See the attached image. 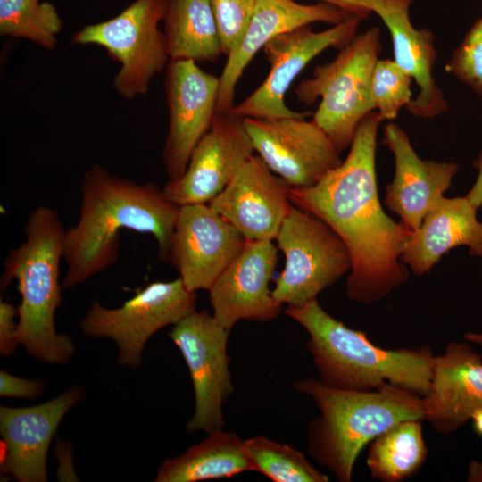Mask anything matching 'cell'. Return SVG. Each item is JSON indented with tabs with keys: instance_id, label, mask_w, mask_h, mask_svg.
Wrapping results in <instances>:
<instances>
[{
	"instance_id": "cell-1",
	"label": "cell",
	"mask_w": 482,
	"mask_h": 482,
	"mask_svg": "<svg viewBox=\"0 0 482 482\" xmlns=\"http://www.w3.org/2000/svg\"><path fill=\"white\" fill-rule=\"evenodd\" d=\"M383 119L370 112L359 124L345 160L309 187H290L289 199L326 223L352 260L346 294L371 303L404 284L401 255L412 232L384 212L378 192L376 149Z\"/></svg>"
},
{
	"instance_id": "cell-2",
	"label": "cell",
	"mask_w": 482,
	"mask_h": 482,
	"mask_svg": "<svg viewBox=\"0 0 482 482\" xmlns=\"http://www.w3.org/2000/svg\"><path fill=\"white\" fill-rule=\"evenodd\" d=\"M80 195L79 218L65 232L63 288L85 282L118 261L121 229L152 235L159 257L168 260L180 206L154 183L138 184L95 163L82 176Z\"/></svg>"
},
{
	"instance_id": "cell-3",
	"label": "cell",
	"mask_w": 482,
	"mask_h": 482,
	"mask_svg": "<svg viewBox=\"0 0 482 482\" xmlns=\"http://www.w3.org/2000/svg\"><path fill=\"white\" fill-rule=\"evenodd\" d=\"M285 312L307 331V346L323 384L355 391L391 384L421 397L428 394L435 361L429 347L390 350L377 346L365 333L329 315L317 299L287 306Z\"/></svg>"
},
{
	"instance_id": "cell-4",
	"label": "cell",
	"mask_w": 482,
	"mask_h": 482,
	"mask_svg": "<svg viewBox=\"0 0 482 482\" xmlns=\"http://www.w3.org/2000/svg\"><path fill=\"white\" fill-rule=\"evenodd\" d=\"M25 240L12 248L4 262L1 289L15 279L21 295L18 340L33 358L64 364L75 353L72 339L56 331V310L62 303L59 267L63 258L66 229L58 213L39 205L23 227Z\"/></svg>"
},
{
	"instance_id": "cell-5",
	"label": "cell",
	"mask_w": 482,
	"mask_h": 482,
	"mask_svg": "<svg viewBox=\"0 0 482 482\" xmlns=\"http://www.w3.org/2000/svg\"><path fill=\"white\" fill-rule=\"evenodd\" d=\"M293 387L312 398L320 411L308 429L310 455L341 482L351 481L355 461L368 443L399 422L425 420L423 398L391 384L355 391L304 378Z\"/></svg>"
},
{
	"instance_id": "cell-6",
	"label": "cell",
	"mask_w": 482,
	"mask_h": 482,
	"mask_svg": "<svg viewBox=\"0 0 482 482\" xmlns=\"http://www.w3.org/2000/svg\"><path fill=\"white\" fill-rule=\"evenodd\" d=\"M380 50V29L372 27L357 34L333 61L318 65L312 77L295 89L303 104H313L320 98L312 120L339 153L350 146L361 121L375 111L370 81Z\"/></svg>"
},
{
	"instance_id": "cell-7",
	"label": "cell",
	"mask_w": 482,
	"mask_h": 482,
	"mask_svg": "<svg viewBox=\"0 0 482 482\" xmlns=\"http://www.w3.org/2000/svg\"><path fill=\"white\" fill-rule=\"evenodd\" d=\"M165 0H134L117 16L87 25L72 37L77 45H98L120 63L113 88L133 99L145 95L154 77L167 67L170 57L163 30Z\"/></svg>"
},
{
	"instance_id": "cell-8",
	"label": "cell",
	"mask_w": 482,
	"mask_h": 482,
	"mask_svg": "<svg viewBox=\"0 0 482 482\" xmlns=\"http://www.w3.org/2000/svg\"><path fill=\"white\" fill-rule=\"evenodd\" d=\"M286 258L272 296L280 304L301 306L336 283L352 267L342 239L322 220L292 205L276 237Z\"/></svg>"
},
{
	"instance_id": "cell-9",
	"label": "cell",
	"mask_w": 482,
	"mask_h": 482,
	"mask_svg": "<svg viewBox=\"0 0 482 482\" xmlns=\"http://www.w3.org/2000/svg\"><path fill=\"white\" fill-rule=\"evenodd\" d=\"M196 299L180 278L152 282L117 308L93 301L79 328L86 337L112 339L118 348V363L137 369L148 340L195 311Z\"/></svg>"
},
{
	"instance_id": "cell-10",
	"label": "cell",
	"mask_w": 482,
	"mask_h": 482,
	"mask_svg": "<svg viewBox=\"0 0 482 482\" xmlns=\"http://www.w3.org/2000/svg\"><path fill=\"white\" fill-rule=\"evenodd\" d=\"M229 331L207 311H194L168 332L188 368L195 392V411L188 432L222 429L223 403L234 392L229 369Z\"/></svg>"
},
{
	"instance_id": "cell-11",
	"label": "cell",
	"mask_w": 482,
	"mask_h": 482,
	"mask_svg": "<svg viewBox=\"0 0 482 482\" xmlns=\"http://www.w3.org/2000/svg\"><path fill=\"white\" fill-rule=\"evenodd\" d=\"M362 19L350 16L322 31H313L310 25L284 32L270 39L263 52L270 65L264 81L230 113L238 118H305L308 113L292 111L286 105L285 96L292 82L306 65L324 50L343 48L356 35Z\"/></svg>"
},
{
	"instance_id": "cell-12",
	"label": "cell",
	"mask_w": 482,
	"mask_h": 482,
	"mask_svg": "<svg viewBox=\"0 0 482 482\" xmlns=\"http://www.w3.org/2000/svg\"><path fill=\"white\" fill-rule=\"evenodd\" d=\"M254 152L290 187H309L341 163L339 152L313 120L243 118Z\"/></svg>"
},
{
	"instance_id": "cell-13",
	"label": "cell",
	"mask_w": 482,
	"mask_h": 482,
	"mask_svg": "<svg viewBox=\"0 0 482 482\" xmlns=\"http://www.w3.org/2000/svg\"><path fill=\"white\" fill-rule=\"evenodd\" d=\"M220 78L192 60H170L166 67L165 96L169 129L162 160L169 180L185 172L191 154L216 114Z\"/></svg>"
},
{
	"instance_id": "cell-14",
	"label": "cell",
	"mask_w": 482,
	"mask_h": 482,
	"mask_svg": "<svg viewBox=\"0 0 482 482\" xmlns=\"http://www.w3.org/2000/svg\"><path fill=\"white\" fill-rule=\"evenodd\" d=\"M246 238L209 204L179 207L168 260L186 287L209 290L244 248Z\"/></svg>"
},
{
	"instance_id": "cell-15",
	"label": "cell",
	"mask_w": 482,
	"mask_h": 482,
	"mask_svg": "<svg viewBox=\"0 0 482 482\" xmlns=\"http://www.w3.org/2000/svg\"><path fill=\"white\" fill-rule=\"evenodd\" d=\"M253 152L243 120L231 113H216L183 175L169 180L162 191L179 206L210 203Z\"/></svg>"
},
{
	"instance_id": "cell-16",
	"label": "cell",
	"mask_w": 482,
	"mask_h": 482,
	"mask_svg": "<svg viewBox=\"0 0 482 482\" xmlns=\"http://www.w3.org/2000/svg\"><path fill=\"white\" fill-rule=\"evenodd\" d=\"M73 386L48 402L29 407H0L4 454L1 472L19 482H46L51 441L65 414L83 398Z\"/></svg>"
},
{
	"instance_id": "cell-17",
	"label": "cell",
	"mask_w": 482,
	"mask_h": 482,
	"mask_svg": "<svg viewBox=\"0 0 482 482\" xmlns=\"http://www.w3.org/2000/svg\"><path fill=\"white\" fill-rule=\"evenodd\" d=\"M278 261L271 241L246 240L208 290L212 315L229 331L239 320L267 322L281 312L269 284Z\"/></svg>"
},
{
	"instance_id": "cell-18",
	"label": "cell",
	"mask_w": 482,
	"mask_h": 482,
	"mask_svg": "<svg viewBox=\"0 0 482 482\" xmlns=\"http://www.w3.org/2000/svg\"><path fill=\"white\" fill-rule=\"evenodd\" d=\"M289 188L253 154L209 205L247 240L272 241L292 206Z\"/></svg>"
},
{
	"instance_id": "cell-19",
	"label": "cell",
	"mask_w": 482,
	"mask_h": 482,
	"mask_svg": "<svg viewBox=\"0 0 482 482\" xmlns=\"http://www.w3.org/2000/svg\"><path fill=\"white\" fill-rule=\"evenodd\" d=\"M350 16L347 12L322 1L302 4L295 0H257L252 18L239 42L227 56L219 77L216 113H230L239 79L253 57L270 39L314 22L336 25Z\"/></svg>"
},
{
	"instance_id": "cell-20",
	"label": "cell",
	"mask_w": 482,
	"mask_h": 482,
	"mask_svg": "<svg viewBox=\"0 0 482 482\" xmlns=\"http://www.w3.org/2000/svg\"><path fill=\"white\" fill-rule=\"evenodd\" d=\"M382 141L394 154L395 163L393 181L386 187L385 204L415 230L451 187L459 166L420 159L406 132L395 123L386 125Z\"/></svg>"
},
{
	"instance_id": "cell-21",
	"label": "cell",
	"mask_w": 482,
	"mask_h": 482,
	"mask_svg": "<svg viewBox=\"0 0 482 482\" xmlns=\"http://www.w3.org/2000/svg\"><path fill=\"white\" fill-rule=\"evenodd\" d=\"M425 420L444 434L464 425L482 409V357L467 342H450L435 356L428 394L422 397Z\"/></svg>"
},
{
	"instance_id": "cell-22",
	"label": "cell",
	"mask_w": 482,
	"mask_h": 482,
	"mask_svg": "<svg viewBox=\"0 0 482 482\" xmlns=\"http://www.w3.org/2000/svg\"><path fill=\"white\" fill-rule=\"evenodd\" d=\"M414 0H367L391 35L395 62L408 72L419 87L415 98L405 106L413 116L433 118L448 109V103L433 77L436 51L428 29H416L410 20Z\"/></svg>"
},
{
	"instance_id": "cell-23",
	"label": "cell",
	"mask_w": 482,
	"mask_h": 482,
	"mask_svg": "<svg viewBox=\"0 0 482 482\" xmlns=\"http://www.w3.org/2000/svg\"><path fill=\"white\" fill-rule=\"evenodd\" d=\"M476 207L468 198L441 200L412 230L401 255L417 275L428 272L451 249L466 245L470 254L482 258V222L477 218Z\"/></svg>"
},
{
	"instance_id": "cell-24",
	"label": "cell",
	"mask_w": 482,
	"mask_h": 482,
	"mask_svg": "<svg viewBox=\"0 0 482 482\" xmlns=\"http://www.w3.org/2000/svg\"><path fill=\"white\" fill-rule=\"evenodd\" d=\"M245 440L222 429L209 433L180 455L164 460L154 482H196L234 477L252 467L245 452Z\"/></svg>"
},
{
	"instance_id": "cell-25",
	"label": "cell",
	"mask_w": 482,
	"mask_h": 482,
	"mask_svg": "<svg viewBox=\"0 0 482 482\" xmlns=\"http://www.w3.org/2000/svg\"><path fill=\"white\" fill-rule=\"evenodd\" d=\"M162 22L170 61L212 62L223 54L210 0H165Z\"/></svg>"
},
{
	"instance_id": "cell-26",
	"label": "cell",
	"mask_w": 482,
	"mask_h": 482,
	"mask_svg": "<svg viewBox=\"0 0 482 482\" xmlns=\"http://www.w3.org/2000/svg\"><path fill=\"white\" fill-rule=\"evenodd\" d=\"M427 454L421 420H407L372 441L367 465L372 478L383 482H398L416 473Z\"/></svg>"
},
{
	"instance_id": "cell-27",
	"label": "cell",
	"mask_w": 482,
	"mask_h": 482,
	"mask_svg": "<svg viewBox=\"0 0 482 482\" xmlns=\"http://www.w3.org/2000/svg\"><path fill=\"white\" fill-rule=\"evenodd\" d=\"M252 467L274 482H328L306 457L289 445L256 436L244 442Z\"/></svg>"
},
{
	"instance_id": "cell-28",
	"label": "cell",
	"mask_w": 482,
	"mask_h": 482,
	"mask_svg": "<svg viewBox=\"0 0 482 482\" xmlns=\"http://www.w3.org/2000/svg\"><path fill=\"white\" fill-rule=\"evenodd\" d=\"M62 21L54 5L41 0H0L1 36L28 39L53 50Z\"/></svg>"
},
{
	"instance_id": "cell-29",
	"label": "cell",
	"mask_w": 482,
	"mask_h": 482,
	"mask_svg": "<svg viewBox=\"0 0 482 482\" xmlns=\"http://www.w3.org/2000/svg\"><path fill=\"white\" fill-rule=\"evenodd\" d=\"M412 78L395 60L378 59L371 76L373 108L384 120H395L412 99Z\"/></svg>"
},
{
	"instance_id": "cell-30",
	"label": "cell",
	"mask_w": 482,
	"mask_h": 482,
	"mask_svg": "<svg viewBox=\"0 0 482 482\" xmlns=\"http://www.w3.org/2000/svg\"><path fill=\"white\" fill-rule=\"evenodd\" d=\"M445 71L482 96V18L472 24L445 64Z\"/></svg>"
},
{
	"instance_id": "cell-31",
	"label": "cell",
	"mask_w": 482,
	"mask_h": 482,
	"mask_svg": "<svg viewBox=\"0 0 482 482\" xmlns=\"http://www.w3.org/2000/svg\"><path fill=\"white\" fill-rule=\"evenodd\" d=\"M257 0H210L222 53L229 55L242 37Z\"/></svg>"
},
{
	"instance_id": "cell-32",
	"label": "cell",
	"mask_w": 482,
	"mask_h": 482,
	"mask_svg": "<svg viewBox=\"0 0 482 482\" xmlns=\"http://www.w3.org/2000/svg\"><path fill=\"white\" fill-rule=\"evenodd\" d=\"M46 384L38 379L16 377L0 371V395L3 397L34 400L44 394Z\"/></svg>"
},
{
	"instance_id": "cell-33",
	"label": "cell",
	"mask_w": 482,
	"mask_h": 482,
	"mask_svg": "<svg viewBox=\"0 0 482 482\" xmlns=\"http://www.w3.org/2000/svg\"><path fill=\"white\" fill-rule=\"evenodd\" d=\"M18 310L12 303L1 299L0 301V353L11 357L20 345L17 336L18 322L15 317Z\"/></svg>"
},
{
	"instance_id": "cell-34",
	"label": "cell",
	"mask_w": 482,
	"mask_h": 482,
	"mask_svg": "<svg viewBox=\"0 0 482 482\" xmlns=\"http://www.w3.org/2000/svg\"><path fill=\"white\" fill-rule=\"evenodd\" d=\"M322 2L335 5L348 13L359 17L360 19H367L372 12L370 9L367 0H321Z\"/></svg>"
},
{
	"instance_id": "cell-35",
	"label": "cell",
	"mask_w": 482,
	"mask_h": 482,
	"mask_svg": "<svg viewBox=\"0 0 482 482\" xmlns=\"http://www.w3.org/2000/svg\"><path fill=\"white\" fill-rule=\"evenodd\" d=\"M474 166L478 170V178L466 196L476 207L478 208L482 205V151L478 160L475 161Z\"/></svg>"
},
{
	"instance_id": "cell-36",
	"label": "cell",
	"mask_w": 482,
	"mask_h": 482,
	"mask_svg": "<svg viewBox=\"0 0 482 482\" xmlns=\"http://www.w3.org/2000/svg\"><path fill=\"white\" fill-rule=\"evenodd\" d=\"M469 481H482V463L471 462L469 469Z\"/></svg>"
},
{
	"instance_id": "cell-37",
	"label": "cell",
	"mask_w": 482,
	"mask_h": 482,
	"mask_svg": "<svg viewBox=\"0 0 482 482\" xmlns=\"http://www.w3.org/2000/svg\"><path fill=\"white\" fill-rule=\"evenodd\" d=\"M471 420L476 432L482 436V409L476 411L472 414Z\"/></svg>"
},
{
	"instance_id": "cell-38",
	"label": "cell",
	"mask_w": 482,
	"mask_h": 482,
	"mask_svg": "<svg viewBox=\"0 0 482 482\" xmlns=\"http://www.w3.org/2000/svg\"><path fill=\"white\" fill-rule=\"evenodd\" d=\"M464 338L468 342L482 345V334L470 332L464 336Z\"/></svg>"
}]
</instances>
